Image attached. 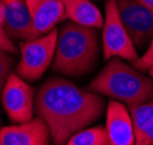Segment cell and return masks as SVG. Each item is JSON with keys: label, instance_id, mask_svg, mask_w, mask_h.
I'll use <instances>...</instances> for the list:
<instances>
[{"label": "cell", "instance_id": "cell-1", "mask_svg": "<svg viewBox=\"0 0 153 145\" xmlns=\"http://www.w3.org/2000/svg\"><path fill=\"white\" fill-rule=\"evenodd\" d=\"M104 107L100 94L83 91L61 77L47 80L35 98V112L47 124L53 145H66L74 134L97 121Z\"/></svg>", "mask_w": 153, "mask_h": 145}, {"label": "cell", "instance_id": "cell-2", "mask_svg": "<svg viewBox=\"0 0 153 145\" xmlns=\"http://www.w3.org/2000/svg\"><path fill=\"white\" fill-rule=\"evenodd\" d=\"M98 54V29L68 22L58 33L52 69L65 76L79 77L91 71Z\"/></svg>", "mask_w": 153, "mask_h": 145}, {"label": "cell", "instance_id": "cell-3", "mask_svg": "<svg viewBox=\"0 0 153 145\" xmlns=\"http://www.w3.org/2000/svg\"><path fill=\"white\" fill-rule=\"evenodd\" d=\"M88 90L132 106L153 99V80L122 59L112 58Z\"/></svg>", "mask_w": 153, "mask_h": 145}, {"label": "cell", "instance_id": "cell-4", "mask_svg": "<svg viewBox=\"0 0 153 145\" xmlns=\"http://www.w3.org/2000/svg\"><path fill=\"white\" fill-rule=\"evenodd\" d=\"M58 33L59 30L55 28L38 38L20 44L21 59L16 67L19 76L27 82H35L44 75L53 63Z\"/></svg>", "mask_w": 153, "mask_h": 145}, {"label": "cell", "instance_id": "cell-5", "mask_svg": "<svg viewBox=\"0 0 153 145\" xmlns=\"http://www.w3.org/2000/svg\"><path fill=\"white\" fill-rule=\"evenodd\" d=\"M102 57L104 60L120 58L128 61L138 59L136 46L129 37L119 15L117 0H107L102 25Z\"/></svg>", "mask_w": 153, "mask_h": 145}, {"label": "cell", "instance_id": "cell-6", "mask_svg": "<svg viewBox=\"0 0 153 145\" xmlns=\"http://www.w3.org/2000/svg\"><path fill=\"white\" fill-rule=\"evenodd\" d=\"M35 89L16 73H12L5 84L1 97L8 119L15 123L31 121L35 113Z\"/></svg>", "mask_w": 153, "mask_h": 145}, {"label": "cell", "instance_id": "cell-7", "mask_svg": "<svg viewBox=\"0 0 153 145\" xmlns=\"http://www.w3.org/2000/svg\"><path fill=\"white\" fill-rule=\"evenodd\" d=\"M117 10L136 48L150 44L153 37V12L135 0H117Z\"/></svg>", "mask_w": 153, "mask_h": 145}, {"label": "cell", "instance_id": "cell-8", "mask_svg": "<svg viewBox=\"0 0 153 145\" xmlns=\"http://www.w3.org/2000/svg\"><path fill=\"white\" fill-rule=\"evenodd\" d=\"M0 1L4 8V28L9 38L21 42L38 38L25 0Z\"/></svg>", "mask_w": 153, "mask_h": 145}, {"label": "cell", "instance_id": "cell-9", "mask_svg": "<svg viewBox=\"0 0 153 145\" xmlns=\"http://www.w3.org/2000/svg\"><path fill=\"white\" fill-rule=\"evenodd\" d=\"M51 132L42 117L0 129V145H50Z\"/></svg>", "mask_w": 153, "mask_h": 145}, {"label": "cell", "instance_id": "cell-10", "mask_svg": "<svg viewBox=\"0 0 153 145\" xmlns=\"http://www.w3.org/2000/svg\"><path fill=\"white\" fill-rule=\"evenodd\" d=\"M105 129L109 145H135L136 135L130 111L121 101L109 100Z\"/></svg>", "mask_w": 153, "mask_h": 145}, {"label": "cell", "instance_id": "cell-11", "mask_svg": "<svg viewBox=\"0 0 153 145\" xmlns=\"http://www.w3.org/2000/svg\"><path fill=\"white\" fill-rule=\"evenodd\" d=\"M35 30L39 36L55 29L56 24L66 20L62 0H25Z\"/></svg>", "mask_w": 153, "mask_h": 145}, {"label": "cell", "instance_id": "cell-12", "mask_svg": "<svg viewBox=\"0 0 153 145\" xmlns=\"http://www.w3.org/2000/svg\"><path fill=\"white\" fill-rule=\"evenodd\" d=\"M66 20L78 25L100 29L104 25V16L91 0H62Z\"/></svg>", "mask_w": 153, "mask_h": 145}, {"label": "cell", "instance_id": "cell-13", "mask_svg": "<svg viewBox=\"0 0 153 145\" xmlns=\"http://www.w3.org/2000/svg\"><path fill=\"white\" fill-rule=\"evenodd\" d=\"M129 111L132 117L137 142L145 135L146 131L153 128V99L143 104L129 106Z\"/></svg>", "mask_w": 153, "mask_h": 145}, {"label": "cell", "instance_id": "cell-14", "mask_svg": "<svg viewBox=\"0 0 153 145\" xmlns=\"http://www.w3.org/2000/svg\"><path fill=\"white\" fill-rule=\"evenodd\" d=\"M66 145H109L105 127H92L74 134Z\"/></svg>", "mask_w": 153, "mask_h": 145}, {"label": "cell", "instance_id": "cell-15", "mask_svg": "<svg viewBox=\"0 0 153 145\" xmlns=\"http://www.w3.org/2000/svg\"><path fill=\"white\" fill-rule=\"evenodd\" d=\"M14 65V58L12 53L0 50V99L2 97V91L8 77L12 74V68Z\"/></svg>", "mask_w": 153, "mask_h": 145}, {"label": "cell", "instance_id": "cell-16", "mask_svg": "<svg viewBox=\"0 0 153 145\" xmlns=\"http://www.w3.org/2000/svg\"><path fill=\"white\" fill-rule=\"evenodd\" d=\"M0 50L9 52L12 54L17 53V48H16L15 44L8 37V35L5 31V28H4V8H2L1 1H0Z\"/></svg>", "mask_w": 153, "mask_h": 145}, {"label": "cell", "instance_id": "cell-17", "mask_svg": "<svg viewBox=\"0 0 153 145\" xmlns=\"http://www.w3.org/2000/svg\"><path fill=\"white\" fill-rule=\"evenodd\" d=\"M132 66L139 71H149L153 67V37L147 46V50L137 60L132 61Z\"/></svg>", "mask_w": 153, "mask_h": 145}, {"label": "cell", "instance_id": "cell-18", "mask_svg": "<svg viewBox=\"0 0 153 145\" xmlns=\"http://www.w3.org/2000/svg\"><path fill=\"white\" fill-rule=\"evenodd\" d=\"M135 1L139 2L140 5L145 6L146 8H149L150 10H152L153 12V0H135Z\"/></svg>", "mask_w": 153, "mask_h": 145}, {"label": "cell", "instance_id": "cell-19", "mask_svg": "<svg viewBox=\"0 0 153 145\" xmlns=\"http://www.w3.org/2000/svg\"><path fill=\"white\" fill-rule=\"evenodd\" d=\"M149 74H150V76L152 77V80H153V67L150 70H149Z\"/></svg>", "mask_w": 153, "mask_h": 145}, {"label": "cell", "instance_id": "cell-20", "mask_svg": "<svg viewBox=\"0 0 153 145\" xmlns=\"http://www.w3.org/2000/svg\"><path fill=\"white\" fill-rule=\"evenodd\" d=\"M0 123H1V120H0Z\"/></svg>", "mask_w": 153, "mask_h": 145}]
</instances>
